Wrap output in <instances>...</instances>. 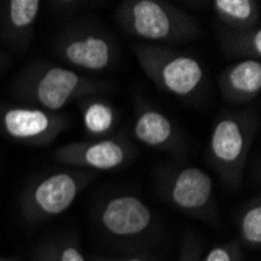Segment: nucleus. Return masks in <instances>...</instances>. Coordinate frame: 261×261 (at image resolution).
I'll list each match as a JSON object with an SVG mask.
<instances>
[{"label":"nucleus","mask_w":261,"mask_h":261,"mask_svg":"<svg viewBox=\"0 0 261 261\" xmlns=\"http://www.w3.org/2000/svg\"><path fill=\"white\" fill-rule=\"evenodd\" d=\"M2 63H4V55L0 54V64H2Z\"/></svg>","instance_id":"nucleus-23"},{"label":"nucleus","mask_w":261,"mask_h":261,"mask_svg":"<svg viewBox=\"0 0 261 261\" xmlns=\"http://www.w3.org/2000/svg\"><path fill=\"white\" fill-rule=\"evenodd\" d=\"M221 49L227 57L261 61V27L247 30H222L219 33Z\"/></svg>","instance_id":"nucleus-16"},{"label":"nucleus","mask_w":261,"mask_h":261,"mask_svg":"<svg viewBox=\"0 0 261 261\" xmlns=\"http://www.w3.org/2000/svg\"><path fill=\"white\" fill-rule=\"evenodd\" d=\"M33 261H88V258L77 236L58 234L36 249Z\"/></svg>","instance_id":"nucleus-17"},{"label":"nucleus","mask_w":261,"mask_h":261,"mask_svg":"<svg viewBox=\"0 0 261 261\" xmlns=\"http://www.w3.org/2000/svg\"><path fill=\"white\" fill-rule=\"evenodd\" d=\"M82 122L86 133L92 138L111 136L119 122V113L108 100L92 96L79 100Z\"/></svg>","instance_id":"nucleus-14"},{"label":"nucleus","mask_w":261,"mask_h":261,"mask_svg":"<svg viewBox=\"0 0 261 261\" xmlns=\"http://www.w3.org/2000/svg\"><path fill=\"white\" fill-rule=\"evenodd\" d=\"M54 52L67 66L89 72L108 70L119 58L116 41L96 22H80L63 29L54 41Z\"/></svg>","instance_id":"nucleus-7"},{"label":"nucleus","mask_w":261,"mask_h":261,"mask_svg":"<svg viewBox=\"0 0 261 261\" xmlns=\"http://www.w3.org/2000/svg\"><path fill=\"white\" fill-rule=\"evenodd\" d=\"M211 10L225 30L259 27V2L256 0H215Z\"/></svg>","instance_id":"nucleus-15"},{"label":"nucleus","mask_w":261,"mask_h":261,"mask_svg":"<svg viewBox=\"0 0 261 261\" xmlns=\"http://www.w3.org/2000/svg\"><path fill=\"white\" fill-rule=\"evenodd\" d=\"M135 156L136 149L124 133L69 142L54 152V160L64 168L91 172L121 169Z\"/></svg>","instance_id":"nucleus-9"},{"label":"nucleus","mask_w":261,"mask_h":261,"mask_svg":"<svg viewBox=\"0 0 261 261\" xmlns=\"http://www.w3.org/2000/svg\"><path fill=\"white\" fill-rule=\"evenodd\" d=\"M133 52L142 72L171 96L191 99L205 83V67L191 55L147 42L133 44Z\"/></svg>","instance_id":"nucleus-4"},{"label":"nucleus","mask_w":261,"mask_h":261,"mask_svg":"<svg viewBox=\"0 0 261 261\" xmlns=\"http://www.w3.org/2000/svg\"><path fill=\"white\" fill-rule=\"evenodd\" d=\"M67 116L30 105L0 103V133L19 144L44 147L67 127Z\"/></svg>","instance_id":"nucleus-10"},{"label":"nucleus","mask_w":261,"mask_h":261,"mask_svg":"<svg viewBox=\"0 0 261 261\" xmlns=\"http://www.w3.org/2000/svg\"><path fill=\"white\" fill-rule=\"evenodd\" d=\"M96 172L83 169H60L33 180L20 196L22 218L30 224L50 221L70 208Z\"/></svg>","instance_id":"nucleus-5"},{"label":"nucleus","mask_w":261,"mask_h":261,"mask_svg":"<svg viewBox=\"0 0 261 261\" xmlns=\"http://www.w3.org/2000/svg\"><path fill=\"white\" fill-rule=\"evenodd\" d=\"M218 85L228 105L252 103L261 92V61L240 60L227 66L218 79Z\"/></svg>","instance_id":"nucleus-12"},{"label":"nucleus","mask_w":261,"mask_h":261,"mask_svg":"<svg viewBox=\"0 0 261 261\" xmlns=\"http://www.w3.org/2000/svg\"><path fill=\"white\" fill-rule=\"evenodd\" d=\"M202 256V243L194 234H186L181 247H180V256L178 261H199Z\"/></svg>","instance_id":"nucleus-20"},{"label":"nucleus","mask_w":261,"mask_h":261,"mask_svg":"<svg viewBox=\"0 0 261 261\" xmlns=\"http://www.w3.org/2000/svg\"><path fill=\"white\" fill-rule=\"evenodd\" d=\"M135 139L139 144L160 152H181L186 146L180 127L152 103L136 99L132 127Z\"/></svg>","instance_id":"nucleus-11"},{"label":"nucleus","mask_w":261,"mask_h":261,"mask_svg":"<svg viewBox=\"0 0 261 261\" xmlns=\"http://www.w3.org/2000/svg\"><path fill=\"white\" fill-rule=\"evenodd\" d=\"M241 246L258 250L261 247V197L255 196L240 211L236 218Z\"/></svg>","instance_id":"nucleus-18"},{"label":"nucleus","mask_w":261,"mask_h":261,"mask_svg":"<svg viewBox=\"0 0 261 261\" xmlns=\"http://www.w3.org/2000/svg\"><path fill=\"white\" fill-rule=\"evenodd\" d=\"M42 4L39 0H7L0 4V29L16 45H29Z\"/></svg>","instance_id":"nucleus-13"},{"label":"nucleus","mask_w":261,"mask_h":261,"mask_svg":"<svg viewBox=\"0 0 261 261\" xmlns=\"http://www.w3.org/2000/svg\"><path fill=\"white\" fill-rule=\"evenodd\" d=\"M160 194L185 215L208 219L216 215L215 183L199 166H174L161 169L156 177Z\"/></svg>","instance_id":"nucleus-8"},{"label":"nucleus","mask_w":261,"mask_h":261,"mask_svg":"<svg viewBox=\"0 0 261 261\" xmlns=\"http://www.w3.org/2000/svg\"><path fill=\"white\" fill-rule=\"evenodd\" d=\"M0 261H19V259L11 258V256H2V255H0Z\"/></svg>","instance_id":"nucleus-22"},{"label":"nucleus","mask_w":261,"mask_h":261,"mask_svg":"<svg viewBox=\"0 0 261 261\" xmlns=\"http://www.w3.org/2000/svg\"><path fill=\"white\" fill-rule=\"evenodd\" d=\"M88 261H161V259L147 252H130L125 255H114V256L92 255L88 258Z\"/></svg>","instance_id":"nucleus-21"},{"label":"nucleus","mask_w":261,"mask_h":261,"mask_svg":"<svg viewBox=\"0 0 261 261\" xmlns=\"http://www.w3.org/2000/svg\"><path fill=\"white\" fill-rule=\"evenodd\" d=\"M108 85L85 77L75 69L35 61L19 72L13 82L14 96L30 107L60 113L64 107L103 92Z\"/></svg>","instance_id":"nucleus-1"},{"label":"nucleus","mask_w":261,"mask_h":261,"mask_svg":"<svg viewBox=\"0 0 261 261\" xmlns=\"http://www.w3.org/2000/svg\"><path fill=\"white\" fill-rule=\"evenodd\" d=\"M243 246L240 241H228L211 247L199 261H243Z\"/></svg>","instance_id":"nucleus-19"},{"label":"nucleus","mask_w":261,"mask_h":261,"mask_svg":"<svg viewBox=\"0 0 261 261\" xmlns=\"http://www.w3.org/2000/svg\"><path fill=\"white\" fill-rule=\"evenodd\" d=\"M258 130V116L253 110L225 111L211 127L206 158L230 191L243 186L247 158Z\"/></svg>","instance_id":"nucleus-3"},{"label":"nucleus","mask_w":261,"mask_h":261,"mask_svg":"<svg viewBox=\"0 0 261 261\" xmlns=\"http://www.w3.org/2000/svg\"><path fill=\"white\" fill-rule=\"evenodd\" d=\"M96 224L108 240L128 247L146 244L158 231L155 211L130 193L105 197L96 208Z\"/></svg>","instance_id":"nucleus-6"},{"label":"nucleus","mask_w":261,"mask_h":261,"mask_svg":"<svg viewBox=\"0 0 261 261\" xmlns=\"http://www.w3.org/2000/svg\"><path fill=\"white\" fill-rule=\"evenodd\" d=\"M114 17L127 35L156 45L185 44L200 38L203 32L193 14L164 0H125Z\"/></svg>","instance_id":"nucleus-2"}]
</instances>
